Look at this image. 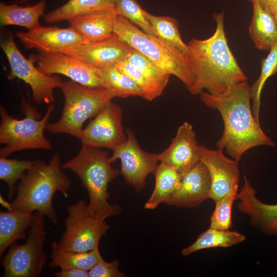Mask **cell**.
Masks as SVG:
<instances>
[{"label":"cell","instance_id":"cell-1","mask_svg":"<svg viewBox=\"0 0 277 277\" xmlns=\"http://www.w3.org/2000/svg\"><path fill=\"white\" fill-rule=\"evenodd\" d=\"M213 16L216 24L214 33L204 39L192 38L187 44L185 55L195 79L192 94L205 89L212 95H222L247 80L228 46L223 12Z\"/></svg>","mask_w":277,"mask_h":277},{"label":"cell","instance_id":"cell-27","mask_svg":"<svg viewBox=\"0 0 277 277\" xmlns=\"http://www.w3.org/2000/svg\"><path fill=\"white\" fill-rule=\"evenodd\" d=\"M113 7V0H69L45 15V21L53 23L73 17Z\"/></svg>","mask_w":277,"mask_h":277},{"label":"cell","instance_id":"cell-5","mask_svg":"<svg viewBox=\"0 0 277 277\" xmlns=\"http://www.w3.org/2000/svg\"><path fill=\"white\" fill-rule=\"evenodd\" d=\"M60 88L64 97L61 117L55 123L47 124L46 130L78 139L84 123L94 117L107 103L117 97L114 91L107 88L87 87L71 80L63 83Z\"/></svg>","mask_w":277,"mask_h":277},{"label":"cell","instance_id":"cell-22","mask_svg":"<svg viewBox=\"0 0 277 277\" xmlns=\"http://www.w3.org/2000/svg\"><path fill=\"white\" fill-rule=\"evenodd\" d=\"M253 13L249 27L255 47L269 51L277 42V22L275 15L256 3H252Z\"/></svg>","mask_w":277,"mask_h":277},{"label":"cell","instance_id":"cell-10","mask_svg":"<svg viewBox=\"0 0 277 277\" xmlns=\"http://www.w3.org/2000/svg\"><path fill=\"white\" fill-rule=\"evenodd\" d=\"M0 45L10 68L8 79L17 77L29 85L34 103H52L55 100L54 89L61 87L63 83L61 78L43 72L30 58H26L16 45L12 34L2 40Z\"/></svg>","mask_w":277,"mask_h":277},{"label":"cell","instance_id":"cell-8","mask_svg":"<svg viewBox=\"0 0 277 277\" xmlns=\"http://www.w3.org/2000/svg\"><path fill=\"white\" fill-rule=\"evenodd\" d=\"M44 217L35 212L26 242L15 243L9 247L2 262L3 277H36L41 274L47 261L43 249L46 239Z\"/></svg>","mask_w":277,"mask_h":277},{"label":"cell","instance_id":"cell-30","mask_svg":"<svg viewBox=\"0 0 277 277\" xmlns=\"http://www.w3.org/2000/svg\"><path fill=\"white\" fill-rule=\"evenodd\" d=\"M96 72L102 80L105 88L114 91L117 97L136 96L143 97L142 92L137 85L115 66L96 68Z\"/></svg>","mask_w":277,"mask_h":277},{"label":"cell","instance_id":"cell-36","mask_svg":"<svg viewBox=\"0 0 277 277\" xmlns=\"http://www.w3.org/2000/svg\"><path fill=\"white\" fill-rule=\"evenodd\" d=\"M118 266V260L107 262L102 259L88 271L89 277L125 276V274L119 270Z\"/></svg>","mask_w":277,"mask_h":277},{"label":"cell","instance_id":"cell-19","mask_svg":"<svg viewBox=\"0 0 277 277\" xmlns=\"http://www.w3.org/2000/svg\"><path fill=\"white\" fill-rule=\"evenodd\" d=\"M236 199L239 210L250 219L251 225L265 234L277 236V204H265L256 196V190L246 176Z\"/></svg>","mask_w":277,"mask_h":277},{"label":"cell","instance_id":"cell-20","mask_svg":"<svg viewBox=\"0 0 277 277\" xmlns=\"http://www.w3.org/2000/svg\"><path fill=\"white\" fill-rule=\"evenodd\" d=\"M118 14L114 8H107L80 15L68 20L86 43L105 39L113 34Z\"/></svg>","mask_w":277,"mask_h":277},{"label":"cell","instance_id":"cell-24","mask_svg":"<svg viewBox=\"0 0 277 277\" xmlns=\"http://www.w3.org/2000/svg\"><path fill=\"white\" fill-rule=\"evenodd\" d=\"M50 268L61 269L79 268L89 271L103 259L98 246L87 252H76L62 249L58 242L51 244Z\"/></svg>","mask_w":277,"mask_h":277},{"label":"cell","instance_id":"cell-2","mask_svg":"<svg viewBox=\"0 0 277 277\" xmlns=\"http://www.w3.org/2000/svg\"><path fill=\"white\" fill-rule=\"evenodd\" d=\"M202 102L216 109L224 123L222 136L216 143L233 159L239 161L250 149L259 146L275 147V143L262 129L252 112L250 86L247 81L240 83L225 94L212 95L202 91Z\"/></svg>","mask_w":277,"mask_h":277},{"label":"cell","instance_id":"cell-14","mask_svg":"<svg viewBox=\"0 0 277 277\" xmlns=\"http://www.w3.org/2000/svg\"><path fill=\"white\" fill-rule=\"evenodd\" d=\"M133 48L115 33L98 42L82 44L61 52L97 69L115 66L127 58Z\"/></svg>","mask_w":277,"mask_h":277},{"label":"cell","instance_id":"cell-18","mask_svg":"<svg viewBox=\"0 0 277 277\" xmlns=\"http://www.w3.org/2000/svg\"><path fill=\"white\" fill-rule=\"evenodd\" d=\"M211 179L205 165L200 161L182 175L176 190L165 203L179 207H194L210 199Z\"/></svg>","mask_w":277,"mask_h":277},{"label":"cell","instance_id":"cell-34","mask_svg":"<svg viewBox=\"0 0 277 277\" xmlns=\"http://www.w3.org/2000/svg\"><path fill=\"white\" fill-rule=\"evenodd\" d=\"M238 189L215 202L214 210L210 217V227L218 230H229L232 226L233 203L236 199Z\"/></svg>","mask_w":277,"mask_h":277},{"label":"cell","instance_id":"cell-3","mask_svg":"<svg viewBox=\"0 0 277 277\" xmlns=\"http://www.w3.org/2000/svg\"><path fill=\"white\" fill-rule=\"evenodd\" d=\"M60 155L56 153L47 163L35 160L20 181L14 199L9 204V210L20 209L32 212H38L56 223L57 214L52 200L56 191L68 196L71 180L63 171Z\"/></svg>","mask_w":277,"mask_h":277},{"label":"cell","instance_id":"cell-28","mask_svg":"<svg viewBox=\"0 0 277 277\" xmlns=\"http://www.w3.org/2000/svg\"><path fill=\"white\" fill-rule=\"evenodd\" d=\"M126 60L142 72L157 96H160L167 85L170 75L134 49Z\"/></svg>","mask_w":277,"mask_h":277},{"label":"cell","instance_id":"cell-17","mask_svg":"<svg viewBox=\"0 0 277 277\" xmlns=\"http://www.w3.org/2000/svg\"><path fill=\"white\" fill-rule=\"evenodd\" d=\"M160 162L175 169L181 175L200 161L199 146L192 126L188 122L180 125L171 144L159 153Z\"/></svg>","mask_w":277,"mask_h":277},{"label":"cell","instance_id":"cell-33","mask_svg":"<svg viewBox=\"0 0 277 277\" xmlns=\"http://www.w3.org/2000/svg\"><path fill=\"white\" fill-rule=\"evenodd\" d=\"M113 7L118 15L138 26L145 33L156 36L146 16V10L136 0H113Z\"/></svg>","mask_w":277,"mask_h":277},{"label":"cell","instance_id":"cell-12","mask_svg":"<svg viewBox=\"0 0 277 277\" xmlns=\"http://www.w3.org/2000/svg\"><path fill=\"white\" fill-rule=\"evenodd\" d=\"M122 120V109L110 101L83 129L80 139L82 145L113 150L127 138Z\"/></svg>","mask_w":277,"mask_h":277},{"label":"cell","instance_id":"cell-26","mask_svg":"<svg viewBox=\"0 0 277 277\" xmlns=\"http://www.w3.org/2000/svg\"><path fill=\"white\" fill-rule=\"evenodd\" d=\"M245 239L244 235L238 231L209 227L200 234L193 243L184 248L182 254L186 256L204 249L231 247L243 242Z\"/></svg>","mask_w":277,"mask_h":277},{"label":"cell","instance_id":"cell-25","mask_svg":"<svg viewBox=\"0 0 277 277\" xmlns=\"http://www.w3.org/2000/svg\"><path fill=\"white\" fill-rule=\"evenodd\" d=\"M155 178L153 191L145 204L147 209H154L166 203L178 188L182 175L173 168L160 162L154 173Z\"/></svg>","mask_w":277,"mask_h":277},{"label":"cell","instance_id":"cell-37","mask_svg":"<svg viewBox=\"0 0 277 277\" xmlns=\"http://www.w3.org/2000/svg\"><path fill=\"white\" fill-rule=\"evenodd\" d=\"M54 275L56 277H89L88 271L79 268L61 269Z\"/></svg>","mask_w":277,"mask_h":277},{"label":"cell","instance_id":"cell-4","mask_svg":"<svg viewBox=\"0 0 277 277\" xmlns=\"http://www.w3.org/2000/svg\"><path fill=\"white\" fill-rule=\"evenodd\" d=\"M112 163L108 152L82 145L74 157L62 164L63 169L72 171L82 181L87 191L90 214L104 220L121 211L119 206L108 202L109 184L120 173L112 166Z\"/></svg>","mask_w":277,"mask_h":277},{"label":"cell","instance_id":"cell-16","mask_svg":"<svg viewBox=\"0 0 277 277\" xmlns=\"http://www.w3.org/2000/svg\"><path fill=\"white\" fill-rule=\"evenodd\" d=\"M27 49H34L41 53H52L86 43L71 27H44L41 25L27 32L16 33Z\"/></svg>","mask_w":277,"mask_h":277},{"label":"cell","instance_id":"cell-38","mask_svg":"<svg viewBox=\"0 0 277 277\" xmlns=\"http://www.w3.org/2000/svg\"><path fill=\"white\" fill-rule=\"evenodd\" d=\"M249 1L252 3H258L274 15L277 14V0H249Z\"/></svg>","mask_w":277,"mask_h":277},{"label":"cell","instance_id":"cell-7","mask_svg":"<svg viewBox=\"0 0 277 277\" xmlns=\"http://www.w3.org/2000/svg\"><path fill=\"white\" fill-rule=\"evenodd\" d=\"M22 109L25 114L22 119L9 114L3 105L0 106V157H6L13 152L26 149H52L51 142L44 135L48 121L54 109L50 105L43 117L35 106L24 98Z\"/></svg>","mask_w":277,"mask_h":277},{"label":"cell","instance_id":"cell-13","mask_svg":"<svg viewBox=\"0 0 277 277\" xmlns=\"http://www.w3.org/2000/svg\"><path fill=\"white\" fill-rule=\"evenodd\" d=\"M30 59L47 74H60L85 86L105 88L96 68L69 55L61 52L39 53L31 55Z\"/></svg>","mask_w":277,"mask_h":277},{"label":"cell","instance_id":"cell-9","mask_svg":"<svg viewBox=\"0 0 277 277\" xmlns=\"http://www.w3.org/2000/svg\"><path fill=\"white\" fill-rule=\"evenodd\" d=\"M66 229L58 242L60 247L76 252H87L98 246L102 236L110 226L105 220L91 215L83 200L67 207Z\"/></svg>","mask_w":277,"mask_h":277},{"label":"cell","instance_id":"cell-6","mask_svg":"<svg viewBox=\"0 0 277 277\" xmlns=\"http://www.w3.org/2000/svg\"><path fill=\"white\" fill-rule=\"evenodd\" d=\"M113 32L166 73L177 77L191 92L195 79L184 54L118 15Z\"/></svg>","mask_w":277,"mask_h":277},{"label":"cell","instance_id":"cell-35","mask_svg":"<svg viewBox=\"0 0 277 277\" xmlns=\"http://www.w3.org/2000/svg\"><path fill=\"white\" fill-rule=\"evenodd\" d=\"M115 67L128 76L137 85L142 92L143 98L151 101L157 97L142 72L127 60L120 62Z\"/></svg>","mask_w":277,"mask_h":277},{"label":"cell","instance_id":"cell-15","mask_svg":"<svg viewBox=\"0 0 277 277\" xmlns=\"http://www.w3.org/2000/svg\"><path fill=\"white\" fill-rule=\"evenodd\" d=\"M200 161L206 167L211 179L210 199L214 202L238 189V161L226 157L223 150L199 146Z\"/></svg>","mask_w":277,"mask_h":277},{"label":"cell","instance_id":"cell-32","mask_svg":"<svg viewBox=\"0 0 277 277\" xmlns=\"http://www.w3.org/2000/svg\"><path fill=\"white\" fill-rule=\"evenodd\" d=\"M34 161L0 157V179L7 185L9 199L16 192L17 182L24 177Z\"/></svg>","mask_w":277,"mask_h":277},{"label":"cell","instance_id":"cell-23","mask_svg":"<svg viewBox=\"0 0 277 277\" xmlns=\"http://www.w3.org/2000/svg\"><path fill=\"white\" fill-rule=\"evenodd\" d=\"M46 2L41 0L31 6L0 3L1 26L16 25L32 29L40 25L39 18L44 14Z\"/></svg>","mask_w":277,"mask_h":277},{"label":"cell","instance_id":"cell-29","mask_svg":"<svg viewBox=\"0 0 277 277\" xmlns=\"http://www.w3.org/2000/svg\"><path fill=\"white\" fill-rule=\"evenodd\" d=\"M145 15L157 37L185 55L187 53L188 45L182 40L176 19L169 16L154 15L146 11Z\"/></svg>","mask_w":277,"mask_h":277},{"label":"cell","instance_id":"cell-11","mask_svg":"<svg viewBox=\"0 0 277 277\" xmlns=\"http://www.w3.org/2000/svg\"><path fill=\"white\" fill-rule=\"evenodd\" d=\"M126 133V140L112 150L110 158L112 162L120 160V173L125 182L140 192L145 186L147 176L154 173L159 164V153L143 150L130 129Z\"/></svg>","mask_w":277,"mask_h":277},{"label":"cell","instance_id":"cell-39","mask_svg":"<svg viewBox=\"0 0 277 277\" xmlns=\"http://www.w3.org/2000/svg\"><path fill=\"white\" fill-rule=\"evenodd\" d=\"M275 18H276V22H277V14L276 15H275Z\"/></svg>","mask_w":277,"mask_h":277},{"label":"cell","instance_id":"cell-21","mask_svg":"<svg viewBox=\"0 0 277 277\" xmlns=\"http://www.w3.org/2000/svg\"><path fill=\"white\" fill-rule=\"evenodd\" d=\"M33 212L11 209L0 212V257L18 240L26 239L33 221Z\"/></svg>","mask_w":277,"mask_h":277},{"label":"cell","instance_id":"cell-31","mask_svg":"<svg viewBox=\"0 0 277 277\" xmlns=\"http://www.w3.org/2000/svg\"><path fill=\"white\" fill-rule=\"evenodd\" d=\"M269 51L267 56L261 60V73L259 78L250 87L252 110L256 120L259 122L263 88L268 78L277 74V42Z\"/></svg>","mask_w":277,"mask_h":277}]
</instances>
